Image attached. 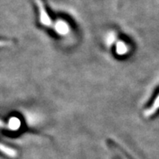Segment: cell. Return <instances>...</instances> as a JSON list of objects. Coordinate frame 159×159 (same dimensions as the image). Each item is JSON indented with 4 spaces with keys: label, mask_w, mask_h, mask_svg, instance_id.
<instances>
[{
    "label": "cell",
    "mask_w": 159,
    "mask_h": 159,
    "mask_svg": "<svg viewBox=\"0 0 159 159\" xmlns=\"http://www.w3.org/2000/svg\"><path fill=\"white\" fill-rule=\"evenodd\" d=\"M122 159H128V158H127V157H124V156H123V155H122Z\"/></svg>",
    "instance_id": "cell-6"
},
{
    "label": "cell",
    "mask_w": 159,
    "mask_h": 159,
    "mask_svg": "<svg viewBox=\"0 0 159 159\" xmlns=\"http://www.w3.org/2000/svg\"><path fill=\"white\" fill-rule=\"evenodd\" d=\"M0 152L11 157H14L17 155L16 151L15 149L7 146L4 144H2V143H0Z\"/></svg>",
    "instance_id": "cell-3"
},
{
    "label": "cell",
    "mask_w": 159,
    "mask_h": 159,
    "mask_svg": "<svg viewBox=\"0 0 159 159\" xmlns=\"http://www.w3.org/2000/svg\"><path fill=\"white\" fill-rule=\"evenodd\" d=\"M4 126V124H3V123H2L1 120H0V127H3Z\"/></svg>",
    "instance_id": "cell-5"
},
{
    "label": "cell",
    "mask_w": 159,
    "mask_h": 159,
    "mask_svg": "<svg viewBox=\"0 0 159 159\" xmlns=\"http://www.w3.org/2000/svg\"><path fill=\"white\" fill-rule=\"evenodd\" d=\"M11 44V42L8 41H3V40H0V47H2V46H8Z\"/></svg>",
    "instance_id": "cell-4"
},
{
    "label": "cell",
    "mask_w": 159,
    "mask_h": 159,
    "mask_svg": "<svg viewBox=\"0 0 159 159\" xmlns=\"http://www.w3.org/2000/svg\"><path fill=\"white\" fill-rule=\"evenodd\" d=\"M36 5L38 6V11H39V21L45 27H50L52 25V21L50 19L47 11H46L45 5L42 0H34Z\"/></svg>",
    "instance_id": "cell-1"
},
{
    "label": "cell",
    "mask_w": 159,
    "mask_h": 159,
    "mask_svg": "<svg viewBox=\"0 0 159 159\" xmlns=\"http://www.w3.org/2000/svg\"><path fill=\"white\" fill-rule=\"evenodd\" d=\"M158 110H159V94L155 98L154 101H153V103L151 104L150 107H149L148 109L144 111V115L146 118L151 117V116H153V115H155L156 112H157Z\"/></svg>",
    "instance_id": "cell-2"
}]
</instances>
